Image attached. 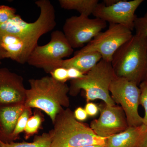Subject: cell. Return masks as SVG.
I'll list each match as a JSON object with an SVG mask.
<instances>
[{"instance_id":"cell-20","label":"cell","mask_w":147,"mask_h":147,"mask_svg":"<svg viewBox=\"0 0 147 147\" xmlns=\"http://www.w3.org/2000/svg\"><path fill=\"white\" fill-rule=\"evenodd\" d=\"M31 109L26 107L19 117L12 134V142L18 139L19 134L24 131L28 120L32 114Z\"/></svg>"},{"instance_id":"cell-7","label":"cell","mask_w":147,"mask_h":147,"mask_svg":"<svg viewBox=\"0 0 147 147\" xmlns=\"http://www.w3.org/2000/svg\"><path fill=\"white\" fill-rule=\"evenodd\" d=\"M112 98L121 105L125 114L129 126L137 127L143 123L139 115L141 91L139 86L134 82L115 76L109 89Z\"/></svg>"},{"instance_id":"cell-18","label":"cell","mask_w":147,"mask_h":147,"mask_svg":"<svg viewBox=\"0 0 147 147\" xmlns=\"http://www.w3.org/2000/svg\"><path fill=\"white\" fill-rule=\"evenodd\" d=\"M51 144V136L50 132L36 136L33 142L30 143L13 142L5 143L0 140V146L1 147H50Z\"/></svg>"},{"instance_id":"cell-9","label":"cell","mask_w":147,"mask_h":147,"mask_svg":"<svg viewBox=\"0 0 147 147\" xmlns=\"http://www.w3.org/2000/svg\"><path fill=\"white\" fill-rule=\"evenodd\" d=\"M107 27V23L100 18H90L79 15L66 19L63 32L71 47H84Z\"/></svg>"},{"instance_id":"cell-32","label":"cell","mask_w":147,"mask_h":147,"mask_svg":"<svg viewBox=\"0 0 147 147\" xmlns=\"http://www.w3.org/2000/svg\"><path fill=\"white\" fill-rule=\"evenodd\" d=\"M0 147H1V146H0Z\"/></svg>"},{"instance_id":"cell-3","label":"cell","mask_w":147,"mask_h":147,"mask_svg":"<svg viewBox=\"0 0 147 147\" xmlns=\"http://www.w3.org/2000/svg\"><path fill=\"white\" fill-rule=\"evenodd\" d=\"M53 124L54 128L49 131L50 147H81L106 143V138L98 137L90 126L77 121L69 108L58 114Z\"/></svg>"},{"instance_id":"cell-21","label":"cell","mask_w":147,"mask_h":147,"mask_svg":"<svg viewBox=\"0 0 147 147\" xmlns=\"http://www.w3.org/2000/svg\"><path fill=\"white\" fill-rule=\"evenodd\" d=\"M141 91L140 104L143 106L145 110V115L143 117V123L145 131H147V82L144 80L139 85Z\"/></svg>"},{"instance_id":"cell-29","label":"cell","mask_w":147,"mask_h":147,"mask_svg":"<svg viewBox=\"0 0 147 147\" xmlns=\"http://www.w3.org/2000/svg\"><path fill=\"white\" fill-rule=\"evenodd\" d=\"M81 147H107L106 145L105 144L104 145H89V146H84Z\"/></svg>"},{"instance_id":"cell-24","label":"cell","mask_w":147,"mask_h":147,"mask_svg":"<svg viewBox=\"0 0 147 147\" xmlns=\"http://www.w3.org/2000/svg\"><path fill=\"white\" fill-rule=\"evenodd\" d=\"M51 76L58 82L66 83L69 79L67 69L58 67L53 69L50 73Z\"/></svg>"},{"instance_id":"cell-23","label":"cell","mask_w":147,"mask_h":147,"mask_svg":"<svg viewBox=\"0 0 147 147\" xmlns=\"http://www.w3.org/2000/svg\"><path fill=\"white\" fill-rule=\"evenodd\" d=\"M136 33L139 34L147 37V12L144 16L137 17L134 24Z\"/></svg>"},{"instance_id":"cell-22","label":"cell","mask_w":147,"mask_h":147,"mask_svg":"<svg viewBox=\"0 0 147 147\" xmlns=\"http://www.w3.org/2000/svg\"><path fill=\"white\" fill-rule=\"evenodd\" d=\"M15 8L5 5H0V25L6 23L16 15Z\"/></svg>"},{"instance_id":"cell-30","label":"cell","mask_w":147,"mask_h":147,"mask_svg":"<svg viewBox=\"0 0 147 147\" xmlns=\"http://www.w3.org/2000/svg\"><path fill=\"white\" fill-rule=\"evenodd\" d=\"M144 80H145V81H147V64L146 68V73H145Z\"/></svg>"},{"instance_id":"cell-27","label":"cell","mask_w":147,"mask_h":147,"mask_svg":"<svg viewBox=\"0 0 147 147\" xmlns=\"http://www.w3.org/2000/svg\"><path fill=\"white\" fill-rule=\"evenodd\" d=\"M74 117L79 121H83L86 120L88 117L86 110L84 108L79 107L76 108L74 112Z\"/></svg>"},{"instance_id":"cell-15","label":"cell","mask_w":147,"mask_h":147,"mask_svg":"<svg viewBox=\"0 0 147 147\" xmlns=\"http://www.w3.org/2000/svg\"><path fill=\"white\" fill-rule=\"evenodd\" d=\"M143 125L129 126L124 131L106 138L107 147H139L146 132Z\"/></svg>"},{"instance_id":"cell-2","label":"cell","mask_w":147,"mask_h":147,"mask_svg":"<svg viewBox=\"0 0 147 147\" xmlns=\"http://www.w3.org/2000/svg\"><path fill=\"white\" fill-rule=\"evenodd\" d=\"M111 65L116 76L139 86L144 80L147 64V37L136 33L113 56Z\"/></svg>"},{"instance_id":"cell-12","label":"cell","mask_w":147,"mask_h":147,"mask_svg":"<svg viewBox=\"0 0 147 147\" xmlns=\"http://www.w3.org/2000/svg\"><path fill=\"white\" fill-rule=\"evenodd\" d=\"M38 40L11 35L0 34V60L10 59L24 64L38 45Z\"/></svg>"},{"instance_id":"cell-11","label":"cell","mask_w":147,"mask_h":147,"mask_svg":"<svg viewBox=\"0 0 147 147\" xmlns=\"http://www.w3.org/2000/svg\"><path fill=\"white\" fill-rule=\"evenodd\" d=\"M100 116L92 121L90 127L98 137L107 138L128 127L125 114L121 106L105 103L98 105Z\"/></svg>"},{"instance_id":"cell-17","label":"cell","mask_w":147,"mask_h":147,"mask_svg":"<svg viewBox=\"0 0 147 147\" xmlns=\"http://www.w3.org/2000/svg\"><path fill=\"white\" fill-rule=\"evenodd\" d=\"M98 0H59L62 8L66 10H76L80 15L89 17L99 3Z\"/></svg>"},{"instance_id":"cell-31","label":"cell","mask_w":147,"mask_h":147,"mask_svg":"<svg viewBox=\"0 0 147 147\" xmlns=\"http://www.w3.org/2000/svg\"><path fill=\"white\" fill-rule=\"evenodd\" d=\"M1 60H0V65H1Z\"/></svg>"},{"instance_id":"cell-13","label":"cell","mask_w":147,"mask_h":147,"mask_svg":"<svg viewBox=\"0 0 147 147\" xmlns=\"http://www.w3.org/2000/svg\"><path fill=\"white\" fill-rule=\"evenodd\" d=\"M26 90L22 76L0 68V105L25 103Z\"/></svg>"},{"instance_id":"cell-28","label":"cell","mask_w":147,"mask_h":147,"mask_svg":"<svg viewBox=\"0 0 147 147\" xmlns=\"http://www.w3.org/2000/svg\"><path fill=\"white\" fill-rule=\"evenodd\" d=\"M139 147H147V131L144 133Z\"/></svg>"},{"instance_id":"cell-8","label":"cell","mask_w":147,"mask_h":147,"mask_svg":"<svg viewBox=\"0 0 147 147\" xmlns=\"http://www.w3.org/2000/svg\"><path fill=\"white\" fill-rule=\"evenodd\" d=\"M133 35L132 31L126 27L117 24H110L106 30L100 32L77 52L98 53L102 59L111 63L114 54Z\"/></svg>"},{"instance_id":"cell-25","label":"cell","mask_w":147,"mask_h":147,"mask_svg":"<svg viewBox=\"0 0 147 147\" xmlns=\"http://www.w3.org/2000/svg\"><path fill=\"white\" fill-rule=\"evenodd\" d=\"M88 116L95 117L99 112L98 105L92 102H87L84 108Z\"/></svg>"},{"instance_id":"cell-19","label":"cell","mask_w":147,"mask_h":147,"mask_svg":"<svg viewBox=\"0 0 147 147\" xmlns=\"http://www.w3.org/2000/svg\"><path fill=\"white\" fill-rule=\"evenodd\" d=\"M43 120L42 115L39 112H35L29 118L24 131L26 139L36 134L41 126Z\"/></svg>"},{"instance_id":"cell-6","label":"cell","mask_w":147,"mask_h":147,"mask_svg":"<svg viewBox=\"0 0 147 147\" xmlns=\"http://www.w3.org/2000/svg\"><path fill=\"white\" fill-rule=\"evenodd\" d=\"M73 52V48L67 41L63 32L55 30L51 33L49 42L45 45H38L35 48L27 63L50 73L56 68L59 62L64 59V58L69 57Z\"/></svg>"},{"instance_id":"cell-1","label":"cell","mask_w":147,"mask_h":147,"mask_svg":"<svg viewBox=\"0 0 147 147\" xmlns=\"http://www.w3.org/2000/svg\"><path fill=\"white\" fill-rule=\"evenodd\" d=\"M25 105L27 108L42 110L50 117L53 123L56 117L70 105L69 88L66 83L56 81L51 76L29 80Z\"/></svg>"},{"instance_id":"cell-16","label":"cell","mask_w":147,"mask_h":147,"mask_svg":"<svg viewBox=\"0 0 147 147\" xmlns=\"http://www.w3.org/2000/svg\"><path fill=\"white\" fill-rule=\"evenodd\" d=\"M101 59L102 57L98 53H79L76 52L72 57L62 60L59 62L56 68L63 67L68 69L73 67L86 74Z\"/></svg>"},{"instance_id":"cell-4","label":"cell","mask_w":147,"mask_h":147,"mask_svg":"<svg viewBox=\"0 0 147 147\" xmlns=\"http://www.w3.org/2000/svg\"><path fill=\"white\" fill-rule=\"evenodd\" d=\"M115 76L111 63L101 59L82 78L71 80L69 94L76 96L83 90L87 102L98 99L106 105H115L109 91Z\"/></svg>"},{"instance_id":"cell-26","label":"cell","mask_w":147,"mask_h":147,"mask_svg":"<svg viewBox=\"0 0 147 147\" xmlns=\"http://www.w3.org/2000/svg\"><path fill=\"white\" fill-rule=\"evenodd\" d=\"M67 73L69 80H75L81 79L85 74L79 69L73 67L67 69Z\"/></svg>"},{"instance_id":"cell-14","label":"cell","mask_w":147,"mask_h":147,"mask_svg":"<svg viewBox=\"0 0 147 147\" xmlns=\"http://www.w3.org/2000/svg\"><path fill=\"white\" fill-rule=\"evenodd\" d=\"M26 108L25 103L0 105V140L12 142V135L19 117Z\"/></svg>"},{"instance_id":"cell-10","label":"cell","mask_w":147,"mask_h":147,"mask_svg":"<svg viewBox=\"0 0 147 147\" xmlns=\"http://www.w3.org/2000/svg\"><path fill=\"white\" fill-rule=\"evenodd\" d=\"M143 2V0H120L110 6L98 3L92 14L95 18H100L106 23L121 25L132 31L137 17L135 11Z\"/></svg>"},{"instance_id":"cell-5","label":"cell","mask_w":147,"mask_h":147,"mask_svg":"<svg viewBox=\"0 0 147 147\" xmlns=\"http://www.w3.org/2000/svg\"><path fill=\"white\" fill-rule=\"evenodd\" d=\"M35 3L40 13L36 21L28 23L21 16H16L0 25V34L38 40L43 35L53 30L57 25L55 7L49 0H38Z\"/></svg>"}]
</instances>
